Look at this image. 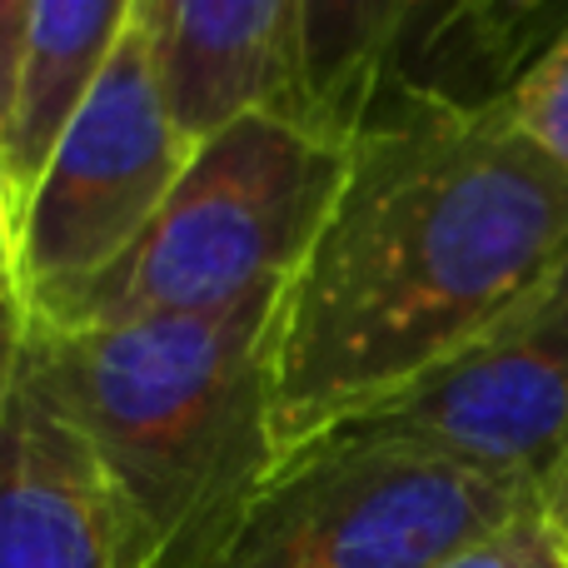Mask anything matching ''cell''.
Segmentation results:
<instances>
[{
    "label": "cell",
    "instance_id": "cell-1",
    "mask_svg": "<svg viewBox=\"0 0 568 568\" xmlns=\"http://www.w3.org/2000/svg\"><path fill=\"white\" fill-rule=\"evenodd\" d=\"M568 260V175L499 105L384 95L284 280L280 464L474 344Z\"/></svg>",
    "mask_w": 568,
    "mask_h": 568
},
{
    "label": "cell",
    "instance_id": "cell-2",
    "mask_svg": "<svg viewBox=\"0 0 568 568\" xmlns=\"http://www.w3.org/2000/svg\"><path fill=\"white\" fill-rule=\"evenodd\" d=\"M280 290L220 314L55 329L26 369L135 514L155 568H215L280 469L270 334Z\"/></svg>",
    "mask_w": 568,
    "mask_h": 568
},
{
    "label": "cell",
    "instance_id": "cell-3",
    "mask_svg": "<svg viewBox=\"0 0 568 568\" xmlns=\"http://www.w3.org/2000/svg\"><path fill=\"white\" fill-rule=\"evenodd\" d=\"M349 140L304 115L255 110L190 145L145 235L90 284L30 310L55 329L220 314L284 290L344 170Z\"/></svg>",
    "mask_w": 568,
    "mask_h": 568
},
{
    "label": "cell",
    "instance_id": "cell-4",
    "mask_svg": "<svg viewBox=\"0 0 568 568\" xmlns=\"http://www.w3.org/2000/svg\"><path fill=\"white\" fill-rule=\"evenodd\" d=\"M529 504L429 454L324 439L280 464L215 568H434Z\"/></svg>",
    "mask_w": 568,
    "mask_h": 568
},
{
    "label": "cell",
    "instance_id": "cell-5",
    "mask_svg": "<svg viewBox=\"0 0 568 568\" xmlns=\"http://www.w3.org/2000/svg\"><path fill=\"white\" fill-rule=\"evenodd\" d=\"M185 160L190 140L170 115L155 50L135 16L20 205V284L30 310L65 300L115 265L165 205Z\"/></svg>",
    "mask_w": 568,
    "mask_h": 568
},
{
    "label": "cell",
    "instance_id": "cell-6",
    "mask_svg": "<svg viewBox=\"0 0 568 568\" xmlns=\"http://www.w3.org/2000/svg\"><path fill=\"white\" fill-rule=\"evenodd\" d=\"M324 439L394 444L544 499L568 454V260L474 344Z\"/></svg>",
    "mask_w": 568,
    "mask_h": 568
},
{
    "label": "cell",
    "instance_id": "cell-7",
    "mask_svg": "<svg viewBox=\"0 0 568 568\" xmlns=\"http://www.w3.org/2000/svg\"><path fill=\"white\" fill-rule=\"evenodd\" d=\"M0 568H155L135 514L30 369L0 409Z\"/></svg>",
    "mask_w": 568,
    "mask_h": 568
},
{
    "label": "cell",
    "instance_id": "cell-8",
    "mask_svg": "<svg viewBox=\"0 0 568 568\" xmlns=\"http://www.w3.org/2000/svg\"><path fill=\"white\" fill-rule=\"evenodd\" d=\"M135 16L190 145L255 110L304 115L300 0H140Z\"/></svg>",
    "mask_w": 568,
    "mask_h": 568
},
{
    "label": "cell",
    "instance_id": "cell-9",
    "mask_svg": "<svg viewBox=\"0 0 568 568\" xmlns=\"http://www.w3.org/2000/svg\"><path fill=\"white\" fill-rule=\"evenodd\" d=\"M568 30V0H414L384 95L494 105Z\"/></svg>",
    "mask_w": 568,
    "mask_h": 568
},
{
    "label": "cell",
    "instance_id": "cell-10",
    "mask_svg": "<svg viewBox=\"0 0 568 568\" xmlns=\"http://www.w3.org/2000/svg\"><path fill=\"white\" fill-rule=\"evenodd\" d=\"M135 6L140 0H30L16 100L0 130V175L16 195V210L26 205L65 120L75 115L105 60L125 40Z\"/></svg>",
    "mask_w": 568,
    "mask_h": 568
},
{
    "label": "cell",
    "instance_id": "cell-11",
    "mask_svg": "<svg viewBox=\"0 0 568 568\" xmlns=\"http://www.w3.org/2000/svg\"><path fill=\"white\" fill-rule=\"evenodd\" d=\"M414 0H300L304 120L349 140L389 75Z\"/></svg>",
    "mask_w": 568,
    "mask_h": 568
},
{
    "label": "cell",
    "instance_id": "cell-12",
    "mask_svg": "<svg viewBox=\"0 0 568 568\" xmlns=\"http://www.w3.org/2000/svg\"><path fill=\"white\" fill-rule=\"evenodd\" d=\"M494 105L509 115V125L519 130L544 160H554L568 175V30L554 45L539 50V60H534Z\"/></svg>",
    "mask_w": 568,
    "mask_h": 568
},
{
    "label": "cell",
    "instance_id": "cell-13",
    "mask_svg": "<svg viewBox=\"0 0 568 568\" xmlns=\"http://www.w3.org/2000/svg\"><path fill=\"white\" fill-rule=\"evenodd\" d=\"M434 568H568V554L559 534H554L549 514H544V504H529V509H519L499 529L464 544L459 554L439 559Z\"/></svg>",
    "mask_w": 568,
    "mask_h": 568
},
{
    "label": "cell",
    "instance_id": "cell-14",
    "mask_svg": "<svg viewBox=\"0 0 568 568\" xmlns=\"http://www.w3.org/2000/svg\"><path fill=\"white\" fill-rule=\"evenodd\" d=\"M26 349H30V300L0 294V409L10 404V394L20 384Z\"/></svg>",
    "mask_w": 568,
    "mask_h": 568
},
{
    "label": "cell",
    "instance_id": "cell-15",
    "mask_svg": "<svg viewBox=\"0 0 568 568\" xmlns=\"http://www.w3.org/2000/svg\"><path fill=\"white\" fill-rule=\"evenodd\" d=\"M26 10H30V0H0V130H6L10 100H16V70H20V40H26Z\"/></svg>",
    "mask_w": 568,
    "mask_h": 568
},
{
    "label": "cell",
    "instance_id": "cell-16",
    "mask_svg": "<svg viewBox=\"0 0 568 568\" xmlns=\"http://www.w3.org/2000/svg\"><path fill=\"white\" fill-rule=\"evenodd\" d=\"M0 294L26 300V284H20V210L6 175H0Z\"/></svg>",
    "mask_w": 568,
    "mask_h": 568
},
{
    "label": "cell",
    "instance_id": "cell-17",
    "mask_svg": "<svg viewBox=\"0 0 568 568\" xmlns=\"http://www.w3.org/2000/svg\"><path fill=\"white\" fill-rule=\"evenodd\" d=\"M539 504H544V514H549L554 534H559V544L568 554V454L559 459V469H554V479H549V489H544Z\"/></svg>",
    "mask_w": 568,
    "mask_h": 568
}]
</instances>
